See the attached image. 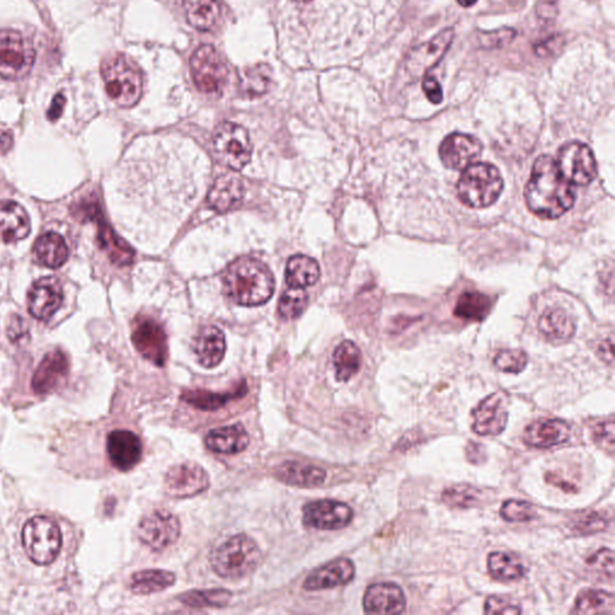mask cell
Returning <instances> with one entry per match:
<instances>
[{
    "mask_svg": "<svg viewBox=\"0 0 615 615\" xmlns=\"http://www.w3.org/2000/svg\"><path fill=\"white\" fill-rule=\"evenodd\" d=\"M525 196L532 213L551 220L564 216L576 201L574 188L562 177L553 158L548 156L537 158Z\"/></svg>",
    "mask_w": 615,
    "mask_h": 615,
    "instance_id": "1",
    "label": "cell"
},
{
    "mask_svg": "<svg viewBox=\"0 0 615 615\" xmlns=\"http://www.w3.org/2000/svg\"><path fill=\"white\" fill-rule=\"evenodd\" d=\"M223 280L227 297L244 307L266 303L276 289L269 267L251 256L232 262L225 270Z\"/></svg>",
    "mask_w": 615,
    "mask_h": 615,
    "instance_id": "2",
    "label": "cell"
},
{
    "mask_svg": "<svg viewBox=\"0 0 615 615\" xmlns=\"http://www.w3.org/2000/svg\"><path fill=\"white\" fill-rule=\"evenodd\" d=\"M261 561L258 543L245 534L232 536L210 554L214 572L221 578L240 579L251 575Z\"/></svg>",
    "mask_w": 615,
    "mask_h": 615,
    "instance_id": "3",
    "label": "cell"
},
{
    "mask_svg": "<svg viewBox=\"0 0 615 615\" xmlns=\"http://www.w3.org/2000/svg\"><path fill=\"white\" fill-rule=\"evenodd\" d=\"M504 189L500 172L488 163L470 164L464 168L457 192L464 205L471 209H486L498 201Z\"/></svg>",
    "mask_w": 615,
    "mask_h": 615,
    "instance_id": "4",
    "label": "cell"
},
{
    "mask_svg": "<svg viewBox=\"0 0 615 615\" xmlns=\"http://www.w3.org/2000/svg\"><path fill=\"white\" fill-rule=\"evenodd\" d=\"M107 96L118 107H132L142 96L143 80L136 63L124 55L108 58L101 68Z\"/></svg>",
    "mask_w": 615,
    "mask_h": 615,
    "instance_id": "5",
    "label": "cell"
},
{
    "mask_svg": "<svg viewBox=\"0 0 615 615\" xmlns=\"http://www.w3.org/2000/svg\"><path fill=\"white\" fill-rule=\"evenodd\" d=\"M22 543L24 551L34 564H51L61 551V529L48 517H34L23 526Z\"/></svg>",
    "mask_w": 615,
    "mask_h": 615,
    "instance_id": "6",
    "label": "cell"
},
{
    "mask_svg": "<svg viewBox=\"0 0 615 615\" xmlns=\"http://www.w3.org/2000/svg\"><path fill=\"white\" fill-rule=\"evenodd\" d=\"M213 152L218 161L231 170L240 171L252 160L251 136L243 126L225 122L213 133Z\"/></svg>",
    "mask_w": 615,
    "mask_h": 615,
    "instance_id": "7",
    "label": "cell"
},
{
    "mask_svg": "<svg viewBox=\"0 0 615 615\" xmlns=\"http://www.w3.org/2000/svg\"><path fill=\"white\" fill-rule=\"evenodd\" d=\"M35 52L33 42L20 31L0 30V77L21 80L33 69Z\"/></svg>",
    "mask_w": 615,
    "mask_h": 615,
    "instance_id": "8",
    "label": "cell"
},
{
    "mask_svg": "<svg viewBox=\"0 0 615 615\" xmlns=\"http://www.w3.org/2000/svg\"><path fill=\"white\" fill-rule=\"evenodd\" d=\"M555 163L562 177L571 185H588L596 178L597 164L593 150L578 141L562 146Z\"/></svg>",
    "mask_w": 615,
    "mask_h": 615,
    "instance_id": "9",
    "label": "cell"
},
{
    "mask_svg": "<svg viewBox=\"0 0 615 615\" xmlns=\"http://www.w3.org/2000/svg\"><path fill=\"white\" fill-rule=\"evenodd\" d=\"M191 72L195 86L202 93H218L227 79V68L219 52L210 45H203L191 59Z\"/></svg>",
    "mask_w": 615,
    "mask_h": 615,
    "instance_id": "10",
    "label": "cell"
},
{
    "mask_svg": "<svg viewBox=\"0 0 615 615\" xmlns=\"http://www.w3.org/2000/svg\"><path fill=\"white\" fill-rule=\"evenodd\" d=\"M132 339L136 350L157 367H164L168 357L167 333L149 316L139 315L132 326Z\"/></svg>",
    "mask_w": 615,
    "mask_h": 615,
    "instance_id": "11",
    "label": "cell"
},
{
    "mask_svg": "<svg viewBox=\"0 0 615 615\" xmlns=\"http://www.w3.org/2000/svg\"><path fill=\"white\" fill-rule=\"evenodd\" d=\"M181 536V522L167 509H156L141 520L139 537L153 551H164L177 542Z\"/></svg>",
    "mask_w": 615,
    "mask_h": 615,
    "instance_id": "12",
    "label": "cell"
},
{
    "mask_svg": "<svg viewBox=\"0 0 615 615\" xmlns=\"http://www.w3.org/2000/svg\"><path fill=\"white\" fill-rule=\"evenodd\" d=\"M209 474L194 462L177 464L171 467L164 480L167 493L178 499L195 497L209 490Z\"/></svg>",
    "mask_w": 615,
    "mask_h": 615,
    "instance_id": "13",
    "label": "cell"
},
{
    "mask_svg": "<svg viewBox=\"0 0 615 615\" xmlns=\"http://www.w3.org/2000/svg\"><path fill=\"white\" fill-rule=\"evenodd\" d=\"M508 398L505 393L488 396L473 411V431L481 437H495L508 427Z\"/></svg>",
    "mask_w": 615,
    "mask_h": 615,
    "instance_id": "14",
    "label": "cell"
},
{
    "mask_svg": "<svg viewBox=\"0 0 615 615\" xmlns=\"http://www.w3.org/2000/svg\"><path fill=\"white\" fill-rule=\"evenodd\" d=\"M354 518L353 508L344 502L316 500L303 508V523L316 530H339L349 525Z\"/></svg>",
    "mask_w": 615,
    "mask_h": 615,
    "instance_id": "15",
    "label": "cell"
},
{
    "mask_svg": "<svg viewBox=\"0 0 615 615\" xmlns=\"http://www.w3.org/2000/svg\"><path fill=\"white\" fill-rule=\"evenodd\" d=\"M453 38H455V30L448 28V30L439 33L431 40L414 47L407 55L406 61V72L410 73V76L418 79V77L423 76L428 70L437 65L446 52L448 51Z\"/></svg>",
    "mask_w": 615,
    "mask_h": 615,
    "instance_id": "16",
    "label": "cell"
},
{
    "mask_svg": "<svg viewBox=\"0 0 615 615\" xmlns=\"http://www.w3.org/2000/svg\"><path fill=\"white\" fill-rule=\"evenodd\" d=\"M483 153V143L467 133H451L442 141L439 156L445 167L463 171Z\"/></svg>",
    "mask_w": 615,
    "mask_h": 615,
    "instance_id": "17",
    "label": "cell"
},
{
    "mask_svg": "<svg viewBox=\"0 0 615 615\" xmlns=\"http://www.w3.org/2000/svg\"><path fill=\"white\" fill-rule=\"evenodd\" d=\"M63 303V290L56 278L46 277L35 281L28 295V311L38 320H50Z\"/></svg>",
    "mask_w": 615,
    "mask_h": 615,
    "instance_id": "18",
    "label": "cell"
},
{
    "mask_svg": "<svg viewBox=\"0 0 615 615\" xmlns=\"http://www.w3.org/2000/svg\"><path fill=\"white\" fill-rule=\"evenodd\" d=\"M107 448L112 466L121 471L132 470L142 458V442L130 431H111Z\"/></svg>",
    "mask_w": 615,
    "mask_h": 615,
    "instance_id": "19",
    "label": "cell"
},
{
    "mask_svg": "<svg viewBox=\"0 0 615 615\" xmlns=\"http://www.w3.org/2000/svg\"><path fill=\"white\" fill-rule=\"evenodd\" d=\"M570 437V427L565 421L558 418H542L525 428L523 440L529 448L548 449L565 444Z\"/></svg>",
    "mask_w": 615,
    "mask_h": 615,
    "instance_id": "20",
    "label": "cell"
},
{
    "mask_svg": "<svg viewBox=\"0 0 615 615\" xmlns=\"http://www.w3.org/2000/svg\"><path fill=\"white\" fill-rule=\"evenodd\" d=\"M69 374V361L61 350L46 354L33 376L31 386L38 395H48L64 384Z\"/></svg>",
    "mask_w": 615,
    "mask_h": 615,
    "instance_id": "21",
    "label": "cell"
},
{
    "mask_svg": "<svg viewBox=\"0 0 615 615\" xmlns=\"http://www.w3.org/2000/svg\"><path fill=\"white\" fill-rule=\"evenodd\" d=\"M406 606L403 590L393 583L372 585L364 594L363 608L368 614H400Z\"/></svg>",
    "mask_w": 615,
    "mask_h": 615,
    "instance_id": "22",
    "label": "cell"
},
{
    "mask_svg": "<svg viewBox=\"0 0 615 615\" xmlns=\"http://www.w3.org/2000/svg\"><path fill=\"white\" fill-rule=\"evenodd\" d=\"M356 568L350 559H337L321 566L305 579L303 588L308 592H318L349 585L354 578Z\"/></svg>",
    "mask_w": 615,
    "mask_h": 615,
    "instance_id": "23",
    "label": "cell"
},
{
    "mask_svg": "<svg viewBox=\"0 0 615 615\" xmlns=\"http://www.w3.org/2000/svg\"><path fill=\"white\" fill-rule=\"evenodd\" d=\"M192 349L202 367L214 368L221 363L226 353L224 333L216 326H206L195 337Z\"/></svg>",
    "mask_w": 615,
    "mask_h": 615,
    "instance_id": "24",
    "label": "cell"
},
{
    "mask_svg": "<svg viewBox=\"0 0 615 615\" xmlns=\"http://www.w3.org/2000/svg\"><path fill=\"white\" fill-rule=\"evenodd\" d=\"M30 234L26 209L15 201H0V237L5 243L22 241Z\"/></svg>",
    "mask_w": 615,
    "mask_h": 615,
    "instance_id": "25",
    "label": "cell"
},
{
    "mask_svg": "<svg viewBox=\"0 0 615 615\" xmlns=\"http://www.w3.org/2000/svg\"><path fill=\"white\" fill-rule=\"evenodd\" d=\"M205 442L207 448L214 453L235 455L248 448L251 437L243 424L235 423L210 431Z\"/></svg>",
    "mask_w": 615,
    "mask_h": 615,
    "instance_id": "26",
    "label": "cell"
},
{
    "mask_svg": "<svg viewBox=\"0 0 615 615\" xmlns=\"http://www.w3.org/2000/svg\"><path fill=\"white\" fill-rule=\"evenodd\" d=\"M243 196V182L237 175L227 174L216 179L207 201L217 212L224 213L240 206Z\"/></svg>",
    "mask_w": 615,
    "mask_h": 615,
    "instance_id": "27",
    "label": "cell"
},
{
    "mask_svg": "<svg viewBox=\"0 0 615 615\" xmlns=\"http://www.w3.org/2000/svg\"><path fill=\"white\" fill-rule=\"evenodd\" d=\"M274 474L281 483L303 488L321 486L327 477L326 470L321 467L300 462L280 464Z\"/></svg>",
    "mask_w": 615,
    "mask_h": 615,
    "instance_id": "28",
    "label": "cell"
},
{
    "mask_svg": "<svg viewBox=\"0 0 615 615\" xmlns=\"http://www.w3.org/2000/svg\"><path fill=\"white\" fill-rule=\"evenodd\" d=\"M247 381H242L237 388L228 392L214 393L205 389H189L183 392L182 400L194 406L195 409L203 411H216L226 406L228 403L243 398L247 396Z\"/></svg>",
    "mask_w": 615,
    "mask_h": 615,
    "instance_id": "29",
    "label": "cell"
},
{
    "mask_svg": "<svg viewBox=\"0 0 615 615\" xmlns=\"http://www.w3.org/2000/svg\"><path fill=\"white\" fill-rule=\"evenodd\" d=\"M34 258L38 265L59 269L68 261L69 248L64 238L56 232H48L38 238L34 244Z\"/></svg>",
    "mask_w": 615,
    "mask_h": 615,
    "instance_id": "30",
    "label": "cell"
},
{
    "mask_svg": "<svg viewBox=\"0 0 615 615\" xmlns=\"http://www.w3.org/2000/svg\"><path fill=\"white\" fill-rule=\"evenodd\" d=\"M101 216L98 217V225H99V231H98V241L101 249L107 252L108 258L115 265L129 266L132 265L135 252L129 247L124 240L114 231V228L103 220Z\"/></svg>",
    "mask_w": 615,
    "mask_h": 615,
    "instance_id": "31",
    "label": "cell"
},
{
    "mask_svg": "<svg viewBox=\"0 0 615 615\" xmlns=\"http://www.w3.org/2000/svg\"><path fill=\"white\" fill-rule=\"evenodd\" d=\"M539 329L551 342H566L574 337L576 325L564 309L551 308L541 316Z\"/></svg>",
    "mask_w": 615,
    "mask_h": 615,
    "instance_id": "32",
    "label": "cell"
},
{
    "mask_svg": "<svg viewBox=\"0 0 615 615\" xmlns=\"http://www.w3.org/2000/svg\"><path fill=\"white\" fill-rule=\"evenodd\" d=\"M183 8L189 24L198 30H212L219 20V0H183Z\"/></svg>",
    "mask_w": 615,
    "mask_h": 615,
    "instance_id": "33",
    "label": "cell"
},
{
    "mask_svg": "<svg viewBox=\"0 0 615 615\" xmlns=\"http://www.w3.org/2000/svg\"><path fill=\"white\" fill-rule=\"evenodd\" d=\"M320 267L314 259L305 255L293 256L287 261L286 279L287 286L305 289L319 280Z\"/></svg>",
    "mask_w": 615,
    "mask_h": 615,
    "instance_id": "34",
    "label": "cell"
},
{
    "mask_svg": "<svg viewBox=\"0 0 615 615\" xmlns=\"http://www.w3.org/2000/svg\"><path fill=\"white\" fill-rule=\"evenodd\" d=\"M491 577L501 582H515L525 577V568L515 554L494 551L487 560Z\"/></svg>",
    "mask_w": 615,
    "mask_h": 615,
    "instance_id": "35",
    "label": "cell"
},
{
    "mask_svg": "<svg viewBox=\"0 0 615 615\" xmlns=\"http://www.w3.org/2000/svg\"><path fill=\"white\" fill-rule=\"evenodd\" d=\"M175 582V575L167 570H143L136 572L130 579V589L139 595H150L164 592Z\"/></svg>",
    "mask_w": 615,
    "mask_h": 615,
    "instance_id": "36",
    "label": "cell"
},
{
    "mask_svg": "<svg viewBox=\"0 0 615 615\" xmlns=\"http://www.w3.org/2000/svg\"><path fill=\"white\" fill-rule=\"evenodd\" d=\"M362 354L356 344L346 340L337 347L333 354V364L336 368L337 380L349 381L360 372Z\"/></svg>",
    "mask_w": 615,
    "mask_h": 615,
    "instance_id": "37",
    "label": "cell"
},
{
    "mask_svg": "<svg viewBox=\"0 0 615 615\" xmlns=\"http://www.w3.org/2000/svg\"><path fill=\"white\" fill-rule=\"evenodd\" d=\"M614 596L603 590H586L576 600L572 613L575 614H614Z\"/></svg>",
    "mask_w": 615,
    "mask_h": 615,
    "instance_id": "38",
    "label": "cell"
},
{
    "mask_svg": "<svg viewBox=\"0 0 615 615\" xmlns=\"http://www.w3.org/2000/svg\"><path fill=\"white\" fill-rule=\"evenodd\" d=\"M491 311V300L486 295L476 293H464L457 301L455 315L460 319L471 321H483Z\"/></svg>",
    "mask_w": 615,
    "mask_h": 615,
    "instance_id": "39",
    "label": "cell"
},
{
    "mask_svg": "<svg viewBox=\"0 0 615 615\" xmlns=\"http://www.w3.org/2000/svg\"><path fill=\"white\" fill-rule=\"evenodd\" d=\"M231 599V592L225 589L192 590L178 597L179 602L191 608H223Z\"/></svg>",
    "mask_w": 615,
    "mask_h": 615,
    "instance_id": "40",
    "label": "cell"
},
{
    "mask_svg": "<svg viewBox=\"0 0 615 615\" xmlns=\"http://www.w3.org/2000/svg\"><path fill=\"white\" fill-rule=\"evenodd\" d=\"M442 502L448 508L469 509L477 508L483 500V491L470 484H457L441 494Z\"/></svg>",
    "mask_w": 615,
    "mask_h": 615,
    "instance_id": "41",
    "label": "cell"
},
{
    "mask_svg": "<svg viewBox=\"0 0 615 615\" xmlns=\"http://www.w3.org/2000/svg\"><path fill=\"white\" fill-rule=\"evenodd\" d=\"M308 302V294L305 293L304 289L289 287L281 295L279 304H278V311H279V315L283 319H297L307 309Z\"/></svg>",
    "mask_w": 615,
    "mask_h": 615,
    "instance_id": "42",
    "label": "cell"
},
{
    "mask_svg": "<svg viewBox=\"0 0 615 615\" xmlns=\"http://www.w3.org/2000/svg\"><path fill=\"white\" fill-rule=\"evenodd\" d=\"M242 90L248 97H259L269 90L270 83V69L269 65L260 64L247 69L241 79Z\"/></svg>",
    "mask_w": 615,
    "mask_h": 615,
    "instance_id": "43",
    "label": "cell"
},
{
    "mask_svg": "<svg viewBox=\"0 0 615 615\" xmlns=\"http://www.w3.org/2000/svg\"><path fill=\"white\" fill-rule=\"evenodd\" d=\"M500 516L509 523H526L537 516L536 508L528 501L508 500L501 506Z\"/></svg>",
    "mask_w": 615,
    "mask_h": 615,
    "instance_id": "44",
    "label": "cell"
},
{
    "mask_svg": "<svg viewBox=\"0 0 615 615\" xmlns=\"http://www.w3.org/2000/svg\"><path fill=\"white\" fill-rule=\"evenodd\" d=\"M586 565L597 577L613 581L615 575L614 551L611 548H602V550L594 553L586 560Z\"/></svg>",
    "mask_w": 615,
    "mask_h": 615,
    "instance_id": "45",
    "label": "cell"
},
{
    "mask_svg": "<svg viewBox=\"0 0 615 615\" xmlns=\"http://www.w3.org/2000/svg\"><path fill=\"white\" fill-rule=\"evenodd\" d=\"M528 356L522 350H502L494 358V365L499 371L519 374L526 368Z\"/></svg>",
    "mask_w": 615,
    "mask_h": 615,
    "instance_id": "46",
    "label": "cell"
},
{
    "mask_svg": "<svg viewBox=\"0 0 615 615\" xmlns=\"http://www.w3.org/2000/svg\"><path fill=\"white\" fill-rule=\"evenodd\" d=\"M607 517L601 515L599 512H588L575 519L571 528L577 535L585 536L603 532V530L607 529Z\"/></svg>",
    "mask_w": 615,
    "mask_h": 615,
    "instance_id": "47",
    "label": "cell"
},
{
    "mask_svg": "<svg viewBox=\"0 0 615 615\" xmlns=\"http://www.w3.org/2000/svg\"><path fill=\"white\" fill-rule=\"evenodd\" d=\"M592 437L595 444L606 449L607 452L613 453L615 442L613 418H611L610 421L599 422V423L594 425Z\"/></svg>",
    "mask_w": 615,
    "mask_h": 615,
    "instance_id": "48",
    "label": "cell"
},
{
    "mask_svg": "<svg viewBox=\"0 0 615 615\" xmlns=\"http://www.w3.org/2000/svg\"><path fill=\"white\" fill-rule=\"evenodd\" d=\"M484 613L487 614H520L522 608L513 602L508 596H491L484 603Z\"/></svg>",
    "mask_w": 615,
    "mask_h": 615,
    "instance_id": "49",
    "label": "cell"
},
{
    "mask_svg": "<svg viewBox=\"0 0 615 615\" xmlns=\"http://www.w3.org/2000/svg\"><path fill=\"white\" fill-rule=\"evenodd\" d=\"M516 31L512 30H502L494 33H483L480 35V41L483 47H502L508 44L515 37Z\"/></svg>",
    "mask_w": 615,
    "mask_h": 615,
    "instance_id": "50",
    "label": "cell"
},
{
    "mask_svg": "<svg viewBox=\"0 0 615 615\" xmlns=\"http://www.w3.org/2000/svg\"><path fill=\"white\" fill-rule=\"evenodd\" d=\"M6 332H8L9 339L13 343H21L30 338V330H28L27 323L19 315L12 316Z\"/></svg>",
    "mask_w": 615,
    "mask_h": 615,
    "instance_id": "51",
    "label": "cell"
},
{
    "mask_svg": "<svg viewBox=\"0 0 615 615\" xmlns=\"http://www.w3.org/2000/svg\"><path fill=\"white\" fill-rule=\"evenodd\" d=\"M422 88L425 96H427L428 100L434 105H439L442 103L444 96H442V90L440 84L434 77L425 76L423 79V83H422Z\"/></svg>",
    "mask_w": 615,
    "mask_h": 615,
    "instance_id": "52",
    "label": "cell"
},
{
    "mask_svg": "<svg viewBox=\"0 0 615 615\" xmlns=\"http://www.w3.org/2000/svg\"><path fill=\"white\" fill-rule=\"evenodd\" d=\"M466 458L470 463L481 464L487 460V451L483 445L476 441H470L466 446Z\"/></svg>",
    "mask_w": 615,
    "mask_h": 615,
    "instance_id": "53",
    "label": "cell"
},
{
    "mask_svg": "<svg viewBox=\"0 0 615 615\" xmlns=\"http://www.w3.org/2000/svg\"><path fill=\"white\" fill-rule=\"evenodd\" d=\"M65 103L66 99L63 94H57V96L55 97L50 110L47 111V118L50 119L51 122H56L57 119L61 118Z\"/></svg>",
    "mask_w": 615,
    "mask_h": 615,
    "instance_id": "54",
    "label": "cell"
},
{
    "mask_svg": "<svg viewBox=\"0 0 615 615\" xmlns=\"http://www.w3.org/2000/svg\"><path fill=\"white\" fill-rule=\"evenodd\" d=\"M13 133L8 130H0V152L6 153L13 147Z\"/></svg>",
    "mask_w": 615,
    "mask_h": 615,
    "instance_id": "55",
    "label": "cell"
},
{
    "mask_svg": "<svg viewBox=\"0 0 615 615\" xmlns=\"http://www.w3.org/2000/svg\"><path fill=\"white\" fill-rule=\"evenodd\" d=\"M606 346L607 347H604V346H601V356L603 357L604 361L611 364L613 363V343H611V339L606 340Z\"/></svg>",
    "mask_w": 615,
    "mask_h": 615,
    "instance_id": "56",
    "label": "cell"
},
{
    "mask_svg": "<svg viewBox=\"0 0 615 615\" xmlns=\"http://www.w3.org/2000/svg\"><path fill=\"white\" fill-rule=\"evenodd\" d=\"M457 2H458V4L462 5L463 8H471V6L476 4L477 0H457Z\"/></svg>",
    "mask_w": 615,
    "mask_h": 615,
    "instance_id": "57",
    "label": "cell"
},
{
    "mask_svg": "<svg viewBox=\"0 0 615 615\" xmlns=\"http://www.w3.org/2000/svg\"><path fill=\"white\" fill-rule=\"evenodd\" d=\"M297 2H308V0H297Z\"/></svg>",
    "mask_w": 615,
    "mask_h": 615,
    "instance_id": "58",
    "label": "cell"
}]
</instances>
